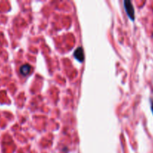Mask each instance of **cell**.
Here are the masks:
<instances>
[{"label": "cell", "mask_w": 153, "mask_h": 153, "mask_svg": "<svg viewBox=\"0 0 153 153\" xmlns=\"http://www.w3.org/2000/svg\"><path fill=\"white\" fill-rule=\"evenodd\" d=\"M124 7L125 10H126L127 15L128 16V17H129L131 20H134L135 17V9H134V7H133V5L132 3H131V2H130V1H125Z\"/></svg>", "instance_id": "1"}, {"label": "cell", "mask_w": 153, "mask_h": 153, "mask_svg": "<svg viewBox=\"0 0 153 153\" xmlns=\"http://www.w3.org/2000/svg\"><path fill=\"white\" fill-rule=\"evenodd\" d=\"M75 58L77 61L80 62H82L84 60V52H83V49L82 47H79L75 50Z\"/></svg>", "instance_id": "2"}, {"label": "cell", "mask_w": 153, "mask_h": 153, "mask_svg": "<svg viewBox=\"0 0 153 153\" xmlns=\"http://www.w3.org/2000/svg\"><path fill=\"white\" fill-rule=\"evenodd\" d=\"M32 71V67L31 65H29L28 63H26V64H23L20 67V73L23 76H28Z\"/></svg>", "instance_id": "3"}, {"label": "cell", "mask_w": 153, "mask_h": 153, "mask_svg": "<svg viewBox=\"0 0 153 153\" xmlns=\"http://www.w3.org/2000/svg\"><path fill=\"white\" fill-rule=\"evenodd\" d=\"M151 108H152V112H153V101H152V102H151Z\"/></svg>", "instance_id": "4"}]
</instances>
